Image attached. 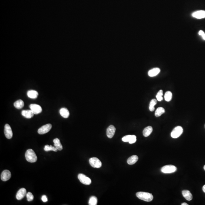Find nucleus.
<instances>
[{"label":"nucleus","mask_w":205,"mask_h":205,"mask_svg":"<svg viewBox=\"0 0 205 205\" xmlns=\"http://www.w3.org/2000/svg\"><path fill=\"white\" fill-rule=\"evenodd\" d=\"M122 140L124 142H129L130 144H133L136 141V137L135 135H127L123 137Z\"/></svg>","instance_id":"obj_7"},{"label":"nucleus","mask_w":205,"mask_h":205,"mask_svg":"<svg viewBox=\"0 0 205 205\" xmlns=\"http://www.w3.org/2000/svg\"><path fill=\"white\" fill-rule=\"evenodd\" d=\"M52 125L51 124H48L43 125L39 128L38 130V133L40 134H43L48 133L51 129Z\"/></svg>","instance_id":"obj_6"},{"label":"nucleus","mask_w":205,"mask_h":205,"mask_svg":"<svg viewBox=\"0 0 205 205\" xmlns=\"http://www.w3.org/2000/svg\"><path fill=\"white\" fill-rule=\"evenodd\" d=\"M156 97L157 100L158 101H161L163 100V97H162V96H160V95H158L157 94Z\"/></svg>","instance_id":"obj_32"},{"label":"nucleus","mask_w":205,"mask_h":205,"mask_svg":"<svg viewBox=\"0 0 205 205\" xmlns=\"http://www.w3.org/2000/svg\"><path fill=\"white\" fill-rule=\"evenodd\" d=\"M24 103L23 100H18L14 103V106L16 108L18 109H21L24 106Z\"/></svg>","instance_id":"obj_21"},{"label":"nucleus","mask_w":205,"mask_h":205,"mask_svg":"<svg viewBox=\"0 0 205 205\" xmlns=\"http://www.w3.org/2000/svg\"><path fill=\"white\" fill-rule=\"evenodd\" d=\"M27 194V191L24 188H21L18 191L16 195V198L18 200L22 199Z\"/></svg>","instance_id":"obj_14"},{"label":"nucleus","mask_w":205,"mask_h":205,"mask_svg":"<svg viewBox=\"0 0 205 205\" xmlns=\"http://www.w3.org/2000/svg\"><path fill=\"white\" fill-rule=\"evenodd\" d=\"M183 132V129L181 126H177L174 128L171 133V136L173 138H177L181 135Z\"/></svg>","instance_id":"obj_4"},{"label":"nucleus","mask_w":205,"mask_h":205,"mask_svg":"<svg viewBox=\"0 0 205 205\" xmlns=\"http://www.w3.org/2000/svg\"><path fill=\"white\" fill-rule=\"evenodd\" d=\"M97 199L95 196L91 197L89 200V205H97Z\"/></svg>","instance_id":"obj_27"},{"label":"nucleus","mask_w":205,"mask_h":205,"mask_svg":"<svg viewBox=\"0 0 205 205\" xmlns=\"http://www.w3.org/2000/svg\"><path fill=\"white\" fill-rule=\"evenodd\" d=\"M202 190L203 192H204V193H205V185H203V187Z\"/></svg>","instance_id":"obj_34"},{"label":"nucleus","mask_w":205,"mask_h":205,"mask_svg":"<svg viewBox=\"0 0 205 205\" xmlns=\"http://www.w3.org/2000/svg\"><path fill=\"white\" fill-rule=\"evenodd\" d=\"M78 178L80 181L84 184L89 185L91 183V179L83 174H79L78 175Z\"/></svg>","instance_id":"obj_8"},{"label":"nucleus","mask_w":205,"mask_h":205,"mask_svg":"<svg viewBox=\"0 0 205 205\" xmlns=\"http://www.w3.org/2000/svg\"><path fill=\"white\" fill-rule=\"evenodd\" d=\"M177 168L175 166L172 165H167L163 167L161 169V171L164 174H170L176 171Z\"/></svg>","instance_id":"obj_3"},{"label":"nucleus","mask_w":205,"mask_h":205,"mask_svg":"<svg viewBox=\"0 0 205 205\" xmlns=\"http://www.w3.org/2000/svg\"><path fill=\"white\" fill-rule=\"evenodd\" d=\"M89 163L94 168H100L102 166L101 161L96 157H92L89 160Z\"/></svg>","instance_id":"obj_5"},{"label":"nucleus","mask_w":205,"mask_h":205,"mask_svg":"<svg viewBox=\"0 0 205 205\" xmlns=\"http://www.w3.org/2000/svg\"><path fill=\"white\" fill-rule=\"evenodd\" d=\"M44 150L45 151L48 152L49 151H52L55 152H57L58 151L57 149L54 146H52V145H46L44 148Z\"/></svg>","instance_id":"obj_28"},{"label":"nucleus","mask_w":205,"mask_h":205,"mask_svg":"<svg viewBox=\"0 0 205 205\" xmlns=\"http://www.w3.org/2000/svg\"><path fill=\"white\" fill-rule=\"evenodd\" d=\"M22 116L27 118L30 119L34 116V114L32 111L31 110H24L22 111Z\"/></svg>","instance_id":"obj_18"},{"label":"nucleus","mask_w":205,"mask_h":205,"mask_svg":"<svg viewBox=\"0 0 205 205\" xmlns=\"http://www.w3.org/2000/svg\"><path fill=\"white\" fill-rule=\"evenodd\" d=\"M152 131H153V128H152V127L151 126H148V127H146L144 129L143 131L144 136L145 137L149 136L152 132Z\"/></svg>","instance_id":"obj_22"},{"label":"nucleus","mask_w":205,"mask_h":205,"mask_svg":"<svg viewBox=\"0 0 205 205\" xmlns=\"http://www.w3.org/2000/svg\"><path fill=\"white\" fill-rule=\"evenodd\" d=\"M4 134L6 137L8 139H10L12 138L13 136V132L12 128L8 124H6L4 127Z\"/></svg>","instance_id":"obj_9"},{"label":"nucleus","mask_w":205,"mask_h":205,"mask_svg":"<svg viewBox=\"0 0 205 205\" xmlns=\"http://www.w3.org/2000/svg\"><path fill=\"white\" fill-rule=\"evenodd\" d=\"M160 72V70L158 68H155L149 70L148 73V75L150 77H154L158 75Z\"/></svg>","instance_id":"obj_15"},{"label":"nucleus","mask_w":205,"mask_h":205,"mask_svg":"<svg viewBox=\"0 0 205 205\" xmlns=\"http://www.w3.org/2000/svg\"><path fill=\"white\" fill-rule=\"evenodd\" d=\"M116 128L113 125H111L108 128L106 131V134L108 138H113L115 133Z\"/></svg>","instance_id":"obj_11"},{"label":"nucleus","mask_w":205,"mask_h":205,"mask_svg":"<svg viewBox=\"0 0 205 205\" xmlns=\"http://www.w3.org/2000/svg\"><path fill=\"white\" fill-rule=\"evenodd\" d=\"M165 110L162 107H160L158 108L156 111H155V116L156 117H159L162 114H164L165 112Z\"/></svg>","instance_id":"obj_24"},{"label":"nucleus","mask_w":205,"mask_h":205,"mask_svg":"<svg viewBox=\"0 0 205 205\" xmlns=\"http://www.w3.org/2000/svg\"><path fill=\"white\" fill-rule=\"evenodd\" d=\"M136 195L139 199L146 202H151L153 199V195L147 192H138Z\"/></svg>","instance_id":"obj_1"},{"label":"nucleus","mask_w":205,"mask_h":205,"mask_svg":"<svg viewBox=\"0 0 205 205\" xmlns=\"http://www.w3.org/2000/svg\"><path fill=\"white\" fill-rule=\"evenodd\" d=\"M182 205H188V204L187 203H182Z\"/></svg>","instance_id":"obj_35"},{"label":"nucleus","mask_w":205,"mask_h":205,"mask_svg":"<svg viewBox=\"0 0 205 205\" xmlns=\"http://www.w3.org/2000/svg\"><path fill=\"white\" fill-rule=\"evenodd\" d=\"M138 160V157L136 155H133L128 159L127 162L129 165H133L136 163Z\"/></svg>","instance_id":"obj_17"},{"label":"nucleus","mask_w":205,"mask_h":205,"mask_svg":"<svg viewBox=\"0 0 205 205\" xmlns=\"http://www.w3.org/2000/svg\"><path fill=\"white\" fill-rule=\"evenodd\" d=\"M192 16L194 18L198 19L204 18H205V11L199 10L196 11L192 13Z\"/></svg>","instance_id":"obj_13"},{"label":"nucleus","mask_w":205,"mask_h":205,"mask_svg":"<svg viewBox=\"0 0 205 205\" xmlns=\"http://www.w3.org/2000/svg\"><path fill=\"white\" fill-rule=\"evenodd\" d=\"M25 157L27 160L30 163H34L37 160L36 155L32 149L27 150L25 152Z\"/></svg>","instance_id":"obj_2"},{"label":"nucleus","mask_w":205,"mask_h":205,"mask_svg":"<svg viewBox=\"0 0 205 205\" xmlns=\"http://www.w3.org/2000/svg\"><path fill=\"white\" fill-rule=\"evenodd\" d=\"M172 96V92L170 91H168L165 93V95H164V99L166 101L169 102L171 100Z\"/></svg>","instance_id":"obj_26"},{"label":"nucleus","mask_w":205,"mask_h":205,"mask_svg":"<svg viewBox=\"0 0 205 205\" xmlns=\"http://www.w3.org/2000/svg\"><path fill=\"white\" fill-rule=\"evenodd\" d=\"M28 97L32 99H36L39 95L38 92L35 90H30L27 93Z\"/></svg>","instance_id":"obj_19"},{"label":"nucleus","mask_w":205,"mask_h":205,"mask_svg":"<svg viewBox=\"0 0 205 205\" xmlns=\"http://www.w3.org/2000/svg\"><path fill=\"white\" fill-rule=\"evenodd\" d=\"M29 108L34 114H40L42 111V107L37 104H31L29 106Z\"/></svg>","instance_id":"obj_10"},{"label":"nucleus","mask_w":205,"mask_h":205,"mask_svg":"<svg viewBox=\"0 0 205 205\" xmlns=\"http://www.w3.org/2000/svg\"><path fill=\"white\" fill-rule=\"evenodd\" d=\"M199 35L201 36L202 37L203 39L205 40V33L202 30H200L199 32Z\"/></svg>","instance_id":"obj_30"},{"label":"nucleus","mask_w":205,"mask_h":205,"mask_svg":"<svg viewBox=\"0 0 205 205\" xmlns=\"http://www.w3.org/2000/svg\"><path fill=\"white\" fill-rule=\"evenodd\" d=\"M42 200L43 202H46L48 201V198L46 195H43L42 196Z\"/></svg>","instance_id":"obj_31"},{"label":"nucleus","mask_w":205,"mask_h":205,"mask_svg":"<svg viewBox=\"0 0 205 205\" xmlns=\"http://www.w3.org/2000/svg\"><path fill=\"white\" fill-rule=\"evenodd\" d=\"M11 177V174L9 170H5L1 173V178L3 181H6L9 180Z\"/></svg>","instance_id":"obj_12"},{"label":"nucleus","mask_w":205,"mask_h":205,"mask_svg":"<svg viewBox=\"0 0 205 205\" xmlns=\"http://www.w3.org/2000/svg\"><path fill=\"white\" fill-rule=\"evenodd\" d=\"M203 168H204V170H205V165L204 166V167H203Z\"/></svg>","instance_id":"obj_36"},{"label":"nucleus","mask_w":205,"mask_h":205,"mask_svg":"<svg viewBox=\"0 0 205 205\" xmlns=\"http://www.w3.org/2000/svg\"><path fill=\"white\" fill-rule=\"evenodd\" d=\"M182 194L184 197L188 201H190L193 199V196L189 191L184 190L182 191Z\"/></svg>","instance_id":"obj_16"},{"label":"nucleus","mask_w":205,"mask_h":205,"mask_svg":"<svg viewBox=\"0 0 205 205\" xmlns=\"http://www.w3.org/2000/svg\"><path fill=\"white\" fill-rule=\"evenodd\" d=\"M27 199L28 201H31L34 199V196L31 192H28L26 194Z\"/></svg>","instance_id":"obj_29"},{"label":"nucleus","mask_w":205,"mask_h":205,"mask_svg":"<svg viewBox=\"0 0 205 205\" xmlns=\"http://www.w3.org/2000/svg\"><path fill=\"white\" fill-rule=\"evenodd\" d=\"M54 142V146L57 148L58 151H61L63 149L62 145L60 142V140L58 138H55L53 140Z\"/></svg>","instance_id":"obj_23"},{"label":"nucleus","mask_w":205,"mask_h":205,"mask_svg":"<svg viewBox=\"0 0 205 205\" xmlns=\"http://www.w3.org/2000/svg\"><path fill=\"white\" fill-rule=\"evenodd\" d=\"M157 95H160V96H162L163 95V90H160L158 91V92Z\"/></svg>","instance_id":"obj_33"},{"label":"nucleus","mask_w":205,"mask_h":205,"mask_svg":"<svg viewBox=\"0 0 205 205\" xmlns=\"http://www.w3.org/2000/svg\"><path fill=\"white\" fill-rule=\"evenodd\" d=\"M157 100L155 99H153L151 100L149 104V109L152 112L155 110L154 106L157 104Z\"/></svg>","instance_id":"obj_25"},{"label":"nucleus","mask_w":205,"mask_h":205,"mask_svg":"<svg viewBox=\"0 0 205 205\" xmlns=\"http://www.w3.org/2000/svg\"><path fill=\"white\" fill-rule=\"evenodd\" d=\"M59 113L62 117L65 118H67L69 116V112L67 108H62L59 111Z\"/></svg>","instance_id":"obj_20"}]
</instances>
